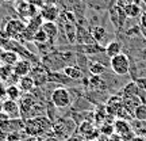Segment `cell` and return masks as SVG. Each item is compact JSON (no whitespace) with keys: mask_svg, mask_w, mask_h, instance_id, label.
Masks as SVG:
<instances>
[{"mask_svg":"<svg viewBox=\"0 0 146 141\" xmlns=\"http://www.w3.org/2000/svg\"><path fill=\"white\" fill-rule=\"evenodd\" d=\"M52 121L46 115H36L26 120L23 130L29 137H41L42 134H46L49 130H52Z\"/></svg>","mask_w":146,"mask_h":141,"instance_id":"obj_1","label":"cell"},{"mask_svg":"<svg viewBox=\"0 0 146 141\" xmlns=\"http://www.w3.org/2000/svg\"><path fill=\"white\" fill-rule=\"evenodd\" d=\"M50 102L56 109H68L72 105V96L68 88H65L64 86L56 87L50 94Z\"/></svg>","mask_w":146,"mask_h":141,"instance_id":"obj_2","label":"cell"},{"mask_svg":"<svg viewBox=\"0 0 146 141\" xmlns=\"http://www.w3.org/2000/svg\"><path fill=\"white\" fill-rule=\"evenodd\" d=\"M74 129H76V125L69 118H61L57 122H54L52 126V132L54 133V137L58 138V140H68V138H70Z\"/></svg>","mask_w":146,"mask_h":141,"instance_id":"obj_3","label":"cell"},{"mask_svg":"<svg viewBox=\"0 0 146 141\" xmlns=\"http://www.w3.org/2000/svg\"><path fill=\"white\" fill-rule=\"evenodd\" d=\"M25 29H26V22L19 18V19H10L5 23L3 31L5 33V35L10 39H16L18 41V39H21Z\"/></svg>","mask_w":146,"mask_h":141,"instance_id":"obj_4","label":"cell"},{"mask_svg":"<svg viewBox=\"0 0 146 141\" xmlns=\"http://www.w3.org/2000/svg\"><path fill=\"white\" fill-rule=\"evenodd\" d=\"M15 10L18 12V15L21 16V19H23L25 22L30 21L31 18L39 14V8L31 3H29L27 0H16Z\"/></svg>","mask_w":146,"mask_h":141,"instance_id":"obj_5","label":"cell"},{"mask_svg":"<svg viewBox=\"0 0 146 141\" xmlns=\"http://www.w3.org/2000/svg\"><path fill=\"white\" fill-rule=\"evenodd\" d=\"M110 65H111V69L119 76L127 75L130 71V60L125 53H120L118 56L110 58Z\"/></svg>","mask_w":146,"mask_h":141,"instance_id":"obj_6","label":"cell"},{"mask_svg":"<svg viewBox=\"0 0 146 141\" xmlns=\"http://www.w3.org/2000/svg\"><path fill=\"white\" fill-rule=\"evenodd\" d=\"M114 129H115V133L119 134L122 137V140L125 141H131L133 137L135 136L133 129H131V125L126 120H122V118H118L114 122Z\"/></svg>","mask_w":146,"mask_h":141,"instance_id":"obj_7","label":"cell"},{"mask_svg":"<svg viewBox=\"0 0 146 141\" xmlns=\"http://www.w3.org/2000/svg\"><path fill=\"white\" fill-rule=\"evenodd\" d=\"M78 134L83 137L85 141H94V140H98V137H99V133L100 132L96 129V126L94 124H91L89 121H85L83 122L81 125L78 126Z\"/></svg>","mask_w":146,"mask_h":141,"instance_id":"obj_8","label":"cell"},{"mask_svg":"<svg viewBox=\"0 0 146 141\" xmlns=\"http://www.w3.org/2000/svg\"><path fill=\"white\" fill-rule=\"evenodd\" d=\"M30 76L33 78L35 87H42L47 83V78H49V71H47L43 65H33Z\"/></svg>","mask_w":146,"mask_h":141,"instance_id":"obj_9","label":"cell"},{"mask_svg":"<svg viewBox=\"0 0 146 141\" xmlns=\"http://www.w3.org/2000/svg\"><path fill=\"white\" fill-rule=\"evenodd\" d=\"M3 113H4L10 120H19L21 117V106L18 100L4 99L3 100Z\"/></svg>","mask_w":146,"mask_h":141,"instance_id":"obj_10","label":"cell"},{"mask_svg":"<svg viewBox=\"0 0 146 141\" xmlns=\"http://www.w3.org/2000/svg\"><path fill=\"white\" fill-rule=\"evenodd\" d=\"M39 15L45 22H56L60 16V8L56 4H47L39 8Z\"/></svg>","mask_w":146,"mask_h":141,"instance_id":"obj_11","label":"cell"},{"mask_svg":"<svg viewBox=\"0 0 146 141\" xmlns=\"http://www.w3.org/2000/svg\"><path fill=\"white\" fill-rule=\"evenodd\" d=\"M110 18H111V22L114 23V26L116 29H119L125 25V21H126V14H125V10L119 7L118 4H115L111 10H110Z\"/></svg>","mask_w":146,"mask_h":141,"instance_id":"obj_12","label":"cell"},{"mask_svg":"<svg viewBox=\"0 0 146 141\" xmlns=\"http://www.w3.org/2000/svg\"><path fill=\"white\" fill-rule=\"evenodd\" d=\"M31 68H33V64L26 60V58H21L18 63L12 67V72L15 75V78H23V76H27L30 75L31 72Z\"/></svg>","mask_w":146,"mask_h":141,"instance_id":"obj_13","label":"cell"},{"mask_svg":"<svg viewBox=\"0 0 146 141\" xmlns=\"http://www.w3.org/2000/svg\"><path fill=\"white\" fill-rule=\"evenodd\" d=\"M18 87L21 88V91L23 94H29V92H31L35 88V83H34L31 76L27 75V76L18 79Z\"/></svg>","mask_w":146,"mask_h":141,"instance_id":"obj_14","label":"cell"},{"mask_svg":"<svg viewBox=\"0 0 146 141\" xmlns=\"http://www.w3.org/2000/svg\"><path fill=\"white\" fill-rule=\"evenodd\" d=\"M62 72L65 73L70 80H81V79L84 78L83 69L76 67V65H66V67H64Z\"/></svg>","mask_w":146,"mask_h":141,"instance_id":"obj_15","label":"cell"},{"mask_svg":"<svg viewBox=\"0 0 146 141\" xmlns=\"http://www.w3.org/2000/svg\"><path fill=\"white\" fill-rule=\"evenodd\" d=\"M139 91H141V88L138 87L137 82L134 80V82L127 83L125 87H123V90H122V96H123V98H134V96H139Z\"/></svg>","mask_w":146,"mask_h":141,"instance_id":"obj_16","label":"cell"},{"mask_svg":"<svg viewBox=\"0 0 146 141\" xmlns=\"http://www.w3.org/2000/svg\"><path fill=\"white\" fill-rule=\"evenodd\" d=\"M42 30L47 34L50 42L56 41V38L58 37V27L54 22H43L42 23Z\"/></svg>","mask_w":146,"mask_h":141,"instance_id":"obj_17","label":"cell"},{"mask_svg":"<svg viewBox=\"0 0 146 141\" xmlns=\"http://www.w3.org/2000/svg\"><path fill=\"white\" fill-rule=\"evenodd\" d=\"M19 60H21V57H19V54L16 52L10 50V49H4V53H3V65L14 67Z\"/></svg>","mask_w":146,"mask_h":141,"instance_id":"obj_18","label":"cell"},{"mask_svg":"<svg viewBox=\"0 0 146 141\" xmlns=\"http://www.w3.org/2000/svg\"><path fill=\"white\" fill-rule=\"evenodd\" d=\"M58 83L60 86H64V84H68L70 82V79L65 75L64 72H49V78H47V83Z\"/></svg>","mask_w":146,"mask_h":141,"instance_id":"obj_19","label":"cell"},{"mask_svg":"<svg viewBox=\"0 0 146 141\" xmlns=\"http://www.w3.org/2000/svg\"><path fill=\"white\" fill-rule=\"evenodd\" d=\"M80 50L85 54H98L100 52H106V47H103L98 42H94V43H84L83 46H80Z\"/></svg>","mask_w":146,"mask_h":141,"instance_id":"obj_20","label":"cell"},{"mask_svg":"<svg viewBox=\"0 0 146 141\" xmlns=\"http://www.w3.org/2000/svg\"><path fill=\"white\" fill-rule=\"evenodd\" d=\"M106 54L110 58L115 57L122 53V45H120L118 41H110L107 45H106Z\"/></svg>","mask_w":146,"mask_h":141,"instance_id":"obj_21","label":"cell"},{"mask_svg":"<svg viewBox=\"0 0 146 141\" xmlns=\"http://www.w3.org/2000/svg\"><path fill=\"white\" fill-rule=\"evenodd\" d=\"M91 37L94 38L95 42L102 43V42L106 39V37H107V30H106L103 26H95V27H92V30H91Z\"/></svg>","mask_w":146,"mask_h":141,"instance_id":"obj_22","label":"cell"},{"mask_svg":"<svg viewBox=\"0 0 146 141\" xmlns=\"http://www.w3.org/2000/svg\"><path fill=\"white\" fill-rule=\"evenodd\" d=\"M123 10H125V14L127 18H137V16H139L142 14L141 7H139V4H137V3H129V4H126L123 7Z\"/></svg>","mask_w":146,"mask_h":141,"instance_id":"obj_23","label":"cell"},{"mask_svg":"<svg viewBox=\"0 0 146 141\" xmlns=\"http://www.w3.org/2000/svg\"><path fill=\"white\" fill-rule=\"evenodd\" d=\"M22 92L21 88L18 87V84H8L7 86V99H12V100H18L22 98Z\"/></svg>","mask_w":146,"mask_h":141,"instance_id":"obj_24","label":"cell"},{"mask_svg":"<svg viewBox=\"0 0 146 141\" xmlns=\"http://www.w3.org/2000/svg\"><path fill=\"white\" fill-rule=\"evenodd\" d=\"M88 69H89V72H91V75H95V76H100V75H103L106 72L104 64H102V63H91Z\"/></svg>","mask_w":146,"mask_h":141,"instance_id":"obj_25","label":"cell"},{"mask_svg":"<svg viewBox=\"0 0 146 141\" xmlns=\"http://www.w3.org/2000/svg\"><path fill=\"white\" fill-rule=\"evenodd\" d=\"M10 76H14L12 67H10V65H0V80L1 82H8Z\"/></svg>","mask_w":146,"mask_h":141,"instance_id":"obj_26","label":"cell"},{"mask_svg":"<svg viewBox=\"0 0 146 141\" xmlns=\"http://www.w3.org/2000/svg\"><path fill=\"white\" fill-rule=\"evenodd\" d=\"M134 118L139 122H146V103H141L134 111Z\"/></svg>","mask_w":146,"mask_h":141,"instance_id":"obj_27","label":"cell"},{"mask_svg":"<svg viewBox=\"0 0 146 141\" xmlns=\"http://www.w3.org/2000/svg\"><path fill=\"white\" fill-rule=\"evenodd\" d=\"M33 42H35V43H46V42H49V37H47V34L43 30H42V27L38 30V31L34 34V38H33Z\"/></svg>","mask_w":146,"mask_h":141,"instance_id":"obj_28","label":"cell"},{"mask_svg":"<svg viewBox=\"0 0 146 141\" xmlns=\"http://www.w3.org/2000/svg\"><path fill=\"white\" fill-rule=\"evenodd\" d=\"M99 132L100 134H104V136H111V134H114L115 133V129H114V125L110 122V124H107V122H104L103 125L99 126Z\"/></svg>","mask_w":146,"mask_h":141,"instance_id":"obj_29","label":"cell"},{"mask_svg":"<svg viewBox=\"0 0 146 141\" xmlns=\"http://www.w3.org/2000/svg\"><path fill=\"white\" fill-rule=\"evenodd\" d=\"M27 1L34 4L38 8H42L43 5H47V4H56V0H27Z\"/></svg>","mask_w":146,"mask_h":141,"instance_id":"obj_30","label":"cell"},{"mask_svg":"<svg viewBox=\"0 0 146 141\" xmlns=\"http://www.w3.org/2000/svg\"><path fill=\"white\" fill-rule=\"evenodd\" d=\"M91 84H92V87H95V88H99V86H103L104 87V83L102 82V79H100V76H92V79H91Z\"/></svg>","mask_w":146,"mask_h":141,"instance_id":"obj_31","label":"cell"},{"mask_svg":"<svg viewBox=\"0 0 146 141\" xmlns=\"http://www.w3.org/2000/svg\"><path fill=\"white\" fill-rule=\"evenodd\" d=\"M139 33H142L141 31V27L135 26V27H131V29H129V30L126 31V34H127L129 37H134V35H137V34H139Z\"/></svg>","mask_w":146,"mask_h":141,"instance_id":"obj_32","label":"cell"},{"mask_svg":"<svg viewBox=\"0 0 146 141\" xmlns=\"http://www.w3.org/2000/svg\"><path fill=\"white\" fill-rule=\"evenodd\" d=\"M7 141H21V134H19V132H14V133H10L7 138Z\"/></svg>","mask_w":146,"mask_h":141,"instance_id":"obj_33","label":"cell"},{"mask_svg":"<svg viewBox=\"0 0 146 141\" xmlns=\"http://www.w3.org/2000/svg\"><path fill=\"white\" fill-rule=\"evenodd\" d=\"M137 84H138V87L143 91H146V78H141V79H137L135 80Z\"/></svg>","mask_w":146,"mask_h":141,"instance_id":"obj_34","label":"cell"},{"mask_svg":"<svg viewBox=\"0 0 146 141\" xmlns=\"http://www.w3.org/2000/svg\"><path fill=\"white\" fill-rule=\"evenodd\" d=\"M7 98V87L0 84V100H4Z\"/></svg>","mask_w":146,"mask_h":141,"instance_id":"obj_35","label":"cell"},{"mask_svg":"<svg viewBox=\"0 0 146 141\" xmlns=\"http://www.w3.org/2000/svg\"><path fill=\"white\" fill-rule=\"evenodd\" d=\"M139 23H141L142 30H146V12L141 14V21H139Z\"/></svg>","mask_w":146,"mask_h":141,"instance_id":"obj_36","label":"cell"},{"mask_svg":"<svg viewBox=\"0 0 146 141\" xmlns=\"http://www.w3.org/2000/svg\"><path fill=\"white\" fill-rule=\"evenodd\" d=\"M108 141H123V140H122V137H120L119 134L114 133V134H111V136L108 137Z\"/></svg>","mask_w":146,"mask_h":141,"instance_id":"obj_37","label":"cell"},{"mask_svg":"<svg viewBox=\"0 0 146 141\" xmlns=\"http://www.w3.org/2000/svg\"><path fill=\"white\" fill-rule=\"evenodd\" d=\"M129 3H133V0H118V3H116V4L123 8V7H125L126 4H129Z\"/></svg>","mask_w":146,"mask_h":141,"instance_id":"obj_38","label":"cell"},{"mask_svg":"<svg viewBox=\"0 0 146 141\" xmlns=\"http://www.w3.org/2000/svg\"><path fill=\"white\" fill-rule=\"evenodd\" d=\"M3 53H4V47L0 46V65H3Z\"/></svg>","mask_w":146,"mask_h":141,"instance_id":"obj_39","label":"cell"},{"mask_svg":"<svg viewBox=\"0 0 146 141\" xmlns=\"http://www.w3.org/2000/svg\"><path fill=\"white\" fill-rule=\"evenodd\" d=\"M131 141H146V140L143 138V137H141V136H134Z\"/></svg>","mask_w":146,"mask_h":141,"instance_id":"obj_40","label":"cell"},{"mask_svg":"<svg viewBox=\"0 0 146 141\" xmlns=\"http://www.w3.org/2000/svg\"><path fill=\"white\" fill-rule=\"evenodd\" d=\"M27 141H43V140H41V137H31V138H29Z\"/></svg>","mask_w":146,"mask_h":141,"instance_id":"obj_41","label":"cell"},{"mask_svg":"<svg viewBox=\"0 0 146 141\" xmlns=\"http://www.w3.org/2000/svg\"><path fill=\"white\" fill-rule=\"evenodd\" d=\"M45 141H60L58 138H56V137H49V138H46Z\"/></svg>","mask_w":146,"mask_h":141,"instance_id":"obj_42","label":"cell"},{"mask_svg":"<svg viewBox=\"0 0 146 141\" xmlns=\"http://www.w3.org/2000/svg\"><path fill=\"white\" fill-rule=\"evenodd\" d=\"M0 114H3V100H0Z\"/></svg>","mask_w":146,"mask_h":141,"instance_id":"obj_43","label":"cell"},{"mask_svg":"<svg viewBox=\"0 0 146 141\" xmlns=\"http://www.w3.org/2000/svg\"><path fill=\"white\" fill-rule=\"evenodd\" d=\"M3 1H5V3H15L16 0H3Z\"/></svg>","mask_w":146,"mask_h":141,"instance_id":"obj_44","label":"cell"},{"mask_svg":"<svg viewBox=\"0 0 146 141\" xmlns=\"http://www.w3.org/2000/svg\"><path fill=\"white\" fill-rule=\"evenodd\" d=\"M81 1H84V0H81Z\"/></svg>","mask_w":146,"mask_h":141,"instance_id":"obj_45","label":"cell"}]
</instances>
